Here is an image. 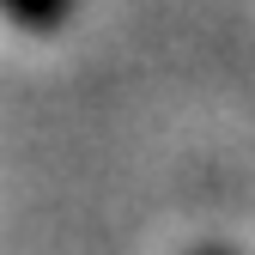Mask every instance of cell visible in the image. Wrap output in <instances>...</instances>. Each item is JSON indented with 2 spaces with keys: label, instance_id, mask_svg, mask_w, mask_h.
I'll list each match as a JSON object with an SVG mask.
<instances>
[{
  "label": "cell",
  "instance_id": "6da1fadb",
  "mask_svg": "<svg viewBox=\"0 0 255 255\" xmlns=\"http://www.w3.org/2000/svg\"><path fill=\"white\" fill-rule=\"evenodd\" d=\"M79 12V0H0V18H12L18 30L30 37H55V30H67Z\"/></svg>",
  "mask_w": 255,
  "mask_h": 255
},
{
  "label": "cell",
  "instance_id": "7a4b0ae2",
  "mask_svg": "<svg viewBox=\"0 0 255 255\" xmlns=\"http://www.w3.org/2000/svg\"><path fill=\"white\" fill-rule=\"evenodd\" d=\"M188 255H237V249H225V243H201V249H188Z\"/></svg>",
  "mask_w": 255,
  "mask_h": 255
}]
</instances>
